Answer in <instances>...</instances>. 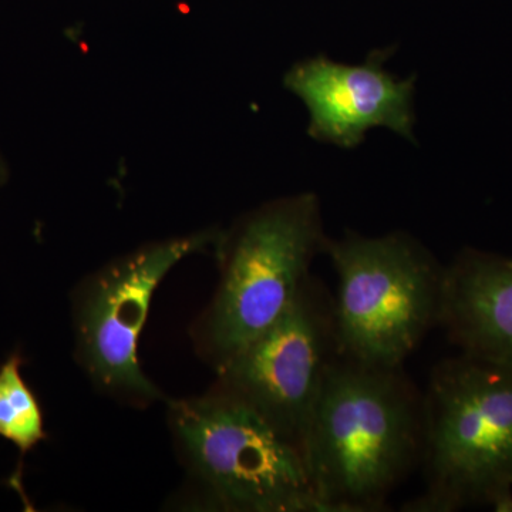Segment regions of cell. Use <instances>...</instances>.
Returning a JSON list of instances; mask_svg holds the SVG:
<instances>
[{"mask_svg":"<svg viewBox=\"0 0 512 512\" xmlns=\"http://www.w3.org/2000/svg\"><path fill=\"white\" fill-rule=\"evenodd\" d=\"M439 328L458 353L512 369V258L474 248L454 256Z\"/></svg>","mask_w":512,"mask_h":512,"instance_id":"9c48e42d","label":"cell"},{"mask_svg":"<svg viewBox=\"0 0 512 512\" xmlns=\"http://www.w3.org/2000/svg\"><path fill=\"white\" fill-rule=\"evenodd\" d=\"M500 512H512V494L510 500H508L507 503L504 504V507L501 508Z\"/></svg>","mask_w":512,"mask_h":512,"instance_id":"7c38bea8","label":"cell"},{"mask_svg":"<svg viewBox=\"0 0 512 512\" xmlns=\"http://www.w3.org/2000/svg\"><path fill=\"white\" fill-rule=\"evenodd\" d=\"M222 232L208 227L148 242L80 282L73 298L76 360L99 392L136 407L164 399L138 360L151 301L174 266L188 256L215 254Z\"/></svg>","mask_w":512,"mask_h":512,"instance_id":"8992f818","label":"cell"},{"mask_svg":"<svg viewBox=\"0 0 512 512\" xmlns=\"http://www.w3.org/2000/svg\"><path fill=\"white\" fill-rule=\"evenodd\" d=\"M392 49H376L363 62L325 55L298 60L286 70L284 87L308 111V136L353 150L375 128L416 144V76L386 69Z\"/></svg>","mask_w":512,"mask_h":512,"instance_id":"ba28073f","label":"cell"},{"mask_svg":"<svg viewBox=\"0 0 512 512\" xmlns=\"http://www.w3.org/2000/svg\"><path fill=\"white\" fill-rule=\"evenodd\" d=\"M326 241L322 205L313 192L265 202L224 229L214 254L220 282L191 336L215 372L288 311L312 278Z\"/></svg>","mask_w":512,"mask_h":512,"instance_id":"7a4b0ae2","label":"cell"},{"mask_svg":"<svg viewBox=\"0 0 512 512\" xmlns=\"http://www.w3.org/2000/svg\"><path fill=\"white\" fill-rule=\"evenodd\" d=\"M22 363V356L13 353L0 366V437L25 454L47 434L42 407L23 379Z\"/></svg>","mask_w":512,"mask_h":512,"instance_id":"30bf717a","label":"cell"},{"mask_svg":"<svg viewBox=\"0 0 512 512\" xmlns=\"http://www.w3.org/2000/svg\"><path fill=\"white\" fill-rule=\"evenodd\" d=\"M423 394L403 367L339 355L325 376L303 444L323 512H377L420 463Z\"/></svg>","mask_w":512,"mask_h":512,"instance_id":"6da1fadb","label":"cell"},{"mask_svg":"<svg viewBox=\"0 0 512 512\" xmlns=\"http://www.w3.org/2000/svg\"><path fill=\"white\" fill-rule=\"evenodd\" d=\"M426 491L410 512L501 511L512 494V369L458 353L441 360L423 393Z\"/></svg>","mask_w":512,"mask_h":512,"instance_id":"3957f363","label":"cell"},{"mask_svg":"<svg viewBox=\"0 0 512 512\" xmlns=\"http://www.w3.org/2000/svg\"><path fill=\"white\" fill-rule=\"evenodd\" d=\"M323 254L338 276L333 315L340 355L403 367L440 326L446 265L403 231L379 237L348 231L328 237Z\"/></svg>","mask_w":512,"mask_h":512,"instance_id":"5b68a950","label":"cell"},{"mask_svg":"<svg viewBox=\"0 0 512 512\" xmlns=\"http://www.w3.org/2000/svg\"><path fill=\"white\" fill-rule=\"evenodd\" d=\"M9 170L5 160H3L2 154H0V187L8 181Z\"/></svg>","mask_w":512,"mask_h":512,"instance_id":"8fae6325","label":"cell"},{"mask_svg":"<svg viewBox=\"0 0 512 512\" xmlns=\"http://www.w3.org/2000/svg\"><path fill=\"white\" fill-rule=\"evenodd\" d=\"M168 427L190 478L194 507L323 512L302 451L220 387L168 403Z\"/></svg>","mask_w":512,"mask_h":512,"instance_id":"277c9868","label":"cell"},{"mask_svg":"<svg viewBox=\"0 0 512 512\" xmlns=\"http://www.w3.org/2000/svg\"><path fill=\"white\" fill-rule=\"evenodd\" d=\"M339 355L333 296L312 276L288 311L218 370L214 386L247 403L303 454L326 373Z\"/></svg>","mask_w":512,"mask_h":512,"instance_id":"52a82bcc","label":"cell"}]
</instances>
